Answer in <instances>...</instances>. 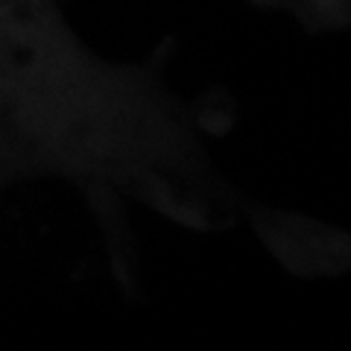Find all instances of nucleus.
Here are the masks:
<instances>
[{"mask_svg": "<svg viewBox=\"0 0 351 351\" xmlns=\"http://www.w3.org/2000/svg\"><path fill=\"white\" fill-rule=\"evenodd\" d=\"M44 0H0V108L56 149L68 129L71 80Z\"/></svg>", "mask_w": 351, "mask_h": 351, "instance_id": "1", "label": "nucleus"}, {"mask_svg": "<svg viewBox=\"0 0 351 351\" xmlns=\"http://www.w3.org/2000/svg\"><path fill=\"white\" fill-rule=\"evenodd\" d=\"M53 147L24 120L0 108V193L21 176H29ZM56 152V149H53Z\"/></svg>", "mask_w": 351, "mask_h": 351, "instance_id": "2", "label": "nucleus"}]
</instances>
